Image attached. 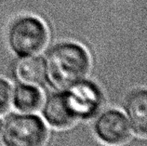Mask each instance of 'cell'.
I'll return each mask as SVG.
<instances>
[{
	"label": "cell",
	"mask_w": 147,
	"mask_h": 146,
	"mask_svg": "<svg viewBox=\"0 0 147 146\" xmlns=\"http://www.w3.org/2000/svg\"><path fill=\"white\" fill-rule=\"evenodd\" d=\"M120 108L129 122L134 137L145 139L147 135L146 87H137L127 91L122 100Z\"/></svg>",
	"instance_id": "obj_7"
},
{
	"label": "cell",
	"mask_w": 147,
	"mask_h": 146,
	"mask_svg": "<svg viewBox=\"0 0 147 146\" xmlns=\"http://www.w3.org/2000/svg\"><path fill=\"white\" fill-rule=\"evenodd\" d=\"M69 110L78 123H90L105 106V94L99 83L83 78L61 89Z\"/></svg>",
	"instance_id": "obj_4"
},
{
	"label": "cell",
	"mask_w": 147,
	"mask_h": 146,
	"mask_svg": "<svg viewBox=\"0 0 147 146\" xmlns=\"http://www.w3.org/2000/svg\"><path fill=\"white\" fill-rule=\"evenodd\" d=\"M2 128H3V117L0 116V135H1Z\"/></svg>",
	"instance_id": "obj_11"
},
{
	"label": "cell",
	"mask_w": 147,
	"mask_h": 146,
	"mask_svg": "<svg viewBox=\"0 0 147 146\" xmlns=\"http://www.w3.org/2000/svg\"><path fill=\"white\" fill-rule=\"evenodd\" d=\"M12 75L16 82L46 86L44 57L41 55L17 58L12 67Z\"/></svg>",
	"instance_id": "obj_9"
},
{
	"label": "cell",
	"mask_w": 147,
	"mask_h": 146,
	"mask_svg": "<svg viewBox=\"0 0 147 146\" xmlns=\"http://www.w3.org/2000/svg\"><path fill=\"white\" fill-rule=\"evenodd\" d=\"M50 31L46 22L33 14L14 18L7 31V43L17 57L41 55L49 44Z\"/></svg>",
	"instance_id": "obj_2"
},
{
	"label": "cell",
	"mask_w": 147,
	"mask_h": 146,
	"mask_svg": "<svg viewBox=\"0 0 147 146\" xmlns=\"http://www.w3.org/2000/svg\"><path fill=\"white\" fill-rule=\"evenodd\" d=\"M50 129L39 114L19 113L11 110L3 116L1 146H47Z\"/></svg>",
	"instance_id": "obj_3"
},
{
	"label": "cell",
	"mask_w": 147,
	"mask_h": 146,
	"mask_svg": "<svg viewBox=\"0 0 147 146\" xmlns=\"http://www.w3.org/2000/svg\"><path fill=\"white\" fill-rule=\"evenodd\" d=\"M12 88V82L0 75V116L2 117L11 111Z\"/></svg>",
	"instance_id": "obj_10"
},
{
	"label": "cell",
	"mask_w": 147,
	"mask_h": 146,
	"mask_svg": "<svg viewBox=\"0 0 147 146\" xmlns=\"http://www.w3.org/2000/svg\"><path fill=\"white\" fill-rule=\"evenodd\" d=\"M46 86L63 89L88 77L92 68L88 49L77 41L63 40L51 46L44 57Z\"/></svg>",
	"instance_id": "obj_1"
},
{
	"label": "cell",
	"mask_w": 147,
	"mask_h": 146,
	"mask_svg": "<svg viewBox=\"0 0 147 146\" xmlns=\"http://www.w3.org/2000/svg\"><path fill=\"white\" fill-rule=\"evenodd\" d=\"M38 114L50 130L64 131L78 124L68 108L61 89H51L48 94H45Z\"/></svg>",
	"instance_id": "obj_6"
},
{
	"label": "cell",
	"mask_w": 147,
	"mask_h": 146,
	"mask_svg": "<svg viewBox=\"0 0 147 146\" xmlns=\"http://www.w3.org/2000/svg\"><path fill=\"white\" fill-rule=\"evenodd\" d=\"M45 98L43 87L16 82L13 84L11 110L19 113L38 114Z\"/></svg>",
	"instance_id": "obj_8"
},
{
	"label": "cell",
	"mask_w": 147,
	"mask_h": 146,
	"mask_svg": "<svg viewBox=\"0 0 147 146\" xmlns=\"http://www.w3.org/2000/svg\"><path fill=\"white\" fill-rule=\"evenodd\" d=\"M90 123L95 139L104 146H124L134 137L120 107L105 105Z\"/></svg>",
	"instance_id": "obj_5"
}]
</instances>
